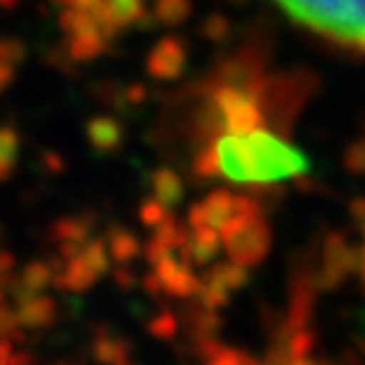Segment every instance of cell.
<instances>
[{
    "mask_svg": "<svg viewBox=\"0 0 365 365\" xmlns=\"http://www.w3.org/2000/svg\"><path fill=\"white\" fill-rule=\"evenodd\" d=\"M11 269H13V257L8 254V251H0V277L8 274Z\"/></svg>",
    "mask_w": 365,
    "mask_h": 365,
    "instance_id": "7402d4cb",
    "label": "cell"
},
{
    "mask_svg": "<svg viewBox=\"0 0 365 365\" xmlns=\"http://www.w3.org/2000/svg\"><path fill=\"white\" fill-rule=\"evenodd\" d=\"M21 319H18L16 307L0 304V340H11V337H21Z\"/></svg>",
    "mask_w": 365,
    "mask_h": 365,
    "instance_id": "e0dca14e",
    "label": "cell"
},
{
    "mask_svg": "<svg viewBox=\"0 0 365 365\" xmlns=\"http://www.w3.org/2000/svg\"><path fill=\"white\" fill-rule=\"evenodd\" d=\"M213 158L218 175H223L228 182L246 185H269L309 170V158L302 150H297L279 135L257 127L228 130L226 135H221L213 148Z\"/></svg>",
    "mask_w": 365,
    "mask_h": 365,
    "instance_id": "6da1fadb",
    "label": "cell"
},
{
    "mask_svg": "<svg viewBox=\"0 0 365 365\" xmlns=\"http://www.w3.org/2000/svg\"><path fill=\"white\" fill-rule=\"evenodd\" d=\"M155 193H158L160 203H165V205L178 203L182 195V185L175 173H170V170L158 173V175H155Z\"/></svg>",
    "mask_w": 365,
    "mask_h": 365,
    "instance_id": "5bb4252c",
    "label": "cell"
},
{
    "mask_svg": "<svg viewBox=\"0 0 365 365\" xmlns=\"http://www.w3.org/2000/svg\"><path fill=\"white\" fill-rule=\"evenodd\" d=\"M97 279H99V274L94 272L79 254L76 259H68L61 272L56 274V287H63V289L79 294V292L91 289V287L97 284Z\"/></svg>",
    "mask_w": 365,
    "mask_h": 365,
    "instance_id": "9c48e42d",
    "label": "cell"
},
{
    "mask_svg": "<svg viewBox=\"0 0 365 365\" xmlns=\"http://www.w3.org/2000/svg\"><path fill=\"white\" fill-rule=\"evenodd\" d=\"M53 282H56V269H53V264L29 262L6 289L16 297V302H18V299H26V297L43 294L46 287L53 284Z\"/></svg>",
    "mask_w": 365,
    "mask_h": 365,
    "instance_id": "8992f818",
    "label": "cell"
},
{
    "mask_svg": "<svg viewBox=\"0 0 365 365\" xmlns=\"http://www.w3.org/2000/svg\"><path fill=\"white\" fill-rule=\"evenodd\" d=\"M314 348V335L304 327L292 330L284 340V363L287 360H307V355Z\"/></svg>",
    "mask_w": 365,
    "mask_h": 365,
    "instance_id": "4fadbf2b",
    "label": "cell"
},
{
    "mask_svg": "<svg viewBox=\"0 0 365 365\" xmlns=\"http://www.w3.org/2000/svg\"><path fill=\"white\" fill-rule=\"evenodd\" d=\"M228 259L241 267H257L272 249V231L251 200L236 198V216L221 228Z\"/></svg>",
    "mask_w": 365,
    "mask_h": 365,
    "instance_id": "3957f363",
    "label": "cell"
},
{
    "mask_svg": "<svg viewBox=\"0 0 365 365\" xmlns=\"http://www.w3.org/2000/svg\"><path fill=\"white\" fill-rule=\"evenodd\" d=\"M107 246H109L112 259L114 262H120V264L135 262V259L143 254V246H140L137 236L132 234V231H127V228H114V231H109Z\"/></svg>",
    "mask_w": 365,
    "mask_h": 365,
    "instance_id": "7c38bea8",
    "label": "cell"
},
{
    "mask_svg": "<svg viewBox=\"0 0 365 365\" xmlns=\"http://www.w3.org/2000/svg\"><path fill=\"white\" fill-rule=\"evenodd\" d=\"M3 297H6V294H3V289H0V304H3Z\"/></svg>",
    "mask_w": 365,
    "mask_h": 365,
    "instance_id": "cb8c5ba5",
    "label": "cell"
},
{
    "mask_svg": "<svg viewBox=\"0 0 365 365\" xmlns=\"http://www.w3.org/2000/svg\"><path fill=\"white\" fill-rule=\"evenodd\" d=\"M178 330H180V322H178V317L170 309H163L148 322V332L153 337H158V340H173L178 335Z\"/></svg>",
    "mask_w": 365,
    "mask_h": 365,
    "instance_id": "9a60e30c",
    "label": "cell"
},
{
    "mask_svg": "<svg viewBox=\"0 0 365 365\" xmlns=\"http://www.w3.org/2000/svg\"><path fill=\"white\" fill-rule=\"evenodd\" d=\"M56 241L63 244V241H76V244H86V236H89V223H84L81 218H66V221H58L56 228Z\"/></svg>",
    "mask_w": 365,
    "mask_h": 365,
    "instance_id": "2e32d148",
    "label": "cell"
},
{
    "mask_svg": "<svg viewBox=\"0 0 365 365\" xmlns=\"http://www.w3.org/2000/svg\"><path fill=\"white\" fill-rule=\"evenodd\" d=\"M140 218H143V223H148V226H163V223L168 221L165 203H160V200H148V203L140 208Z\"/></svg>",
    "mask_w": 365,
    "mask_h": 365,
    "instance_id": "d6986e66",
    "label": "cell"
},
{
    "mask_svg": "<svg viewBox=\"0 0 365 365\" xmlns=\"http://www.w3.org/2000/svg\"><path fill=\"white\" fill-rule=\"evenodd\" d=\"M16 160V137L0 132V178H6Z\"/></svg>",
    "mask_w": 365,
    "mask_h": 365,
    "instance_id": "ac0fdd59",
    "label": "cell"
},
{
    "mask_svg": "<svg viewBox=\"0 0 365 365\" xmlns=\"http://www.w3.org/2000/svg\"><path fill=\"white\" fill-rule=\"evenodd\" d=\"M155 274L163 282V289L170 297H180V299H190L200 292L203 279L195 277V272L190 269L188 262H182L180 257H168L155 267Z\"/></svg>",
    "mask_w": 365,
    "mask_h": 365,
    "instance_id": "5b68a950",
    "label": "cell"
},
{
    "mask_svg": "<svg viewBox=\"0 0 365 365\" xmlns=\"http://www.w3.org/2000/svg\"><path fill=\"white\" fill-rule=\"evenodd\" d=\"M200 211H203L205 226H213L221 231V228L236 216V198H231L228 193L218 190V193H211L200 203Z\"/></svg>",
    "mask_w": 365,
    "mask_h": 365,
    "instance_id": "8fae6325",
    "label": "cell"
},
{
    "mask_svg": "<svg viewBox=\"0 0 365 365\" xmlns=\"http://www.w3.org/2000/svg\"><path fill=\"white\" fill-rule=\"evenodd\" d=\"M282 365H317V363H309V360H287Z\"/></svg>",
    "mask_w": 365,
    "mask_h": 365,
    "instance_id": "603a6c76",
    "label": "cell"
},
{
    "mask_svg": "<svg viewBox=\"0 0 365 365\" xmlns=\"http://www.w3.org/2000/svg\"><path fill=\"white\" fill-rule=\"evenodd\" d=\"M114 282L122 287V289H132L137 284V277L132 274V269L127 264H120V267L114 269Z\"/></svg>",
    "mask_w": 365,
    "mask_h": 365,
    "instance_id": "ffe728a7",
    "label": "cell"
},
{
    "mask_svg": "<svg viewBox=\"0 0 365 365\" xmlns=\"http://www.w3.org/2000/svg\"><path fill=\"white\" fill-rule=\"evenodd\" d=\"M360 269V259L340 234H332L325 244V254H322V272H319V287L332 289L340 284L350 272Z\"/></svg>",
    "mask_w": 365,
    "mask_h": 365,
    "instance_id": "277c9868",
    "label": "cell"
},
{
    "mask_svg": "<svg viewBox=\"0 0 365 365\" xmlns=\"http://www.w3.org/2000/svg\"><path fill=\"white\" fill-rule=\"evenodd\" d=\"M277 6L307 29L365 51V0H277Z\"/></svg>",
    "mask_w": 365,
    "mask_h": 365,
    "instance_id": "7a4b0ae2",
    "label": "cell"
},
{
    "mask_svg": "<svg viewBox=\"0 0 365 365\" xmlns=\"http://www.w3.org/2000/svg\"><path fill=\"white\" fill-rule=\"evenodd\" d=\"M11 355H13L11 340H0V365H16L11 360Z\"/></svg>",
    "mask_w": 365,
    "mask_h": 365,
    "instance_id": "44dd1931",
    "label": "cell"
},
{
    "mask_svg": "<svg viewBox=\"0 0 365 365\" xmlns=\"http://www.w3.org/2000/svg\"><path fill=\"white\" fill-rule=\"evenodd\" d=\"M223 239L218 234V228L213 226H200L193 231V239H190V259L198 267H205L208 262L216 259V254L221 251Z\"/></svg>",
    "mask_w": 365,
    "mask_h": 365,
    "instance_id": "30bf717a",
    "label": "cell"
},
{
    "mask_svg": "<svg viewBox=\"0 0 365 365\" xmlns=\"http://www.w3.org/2000/svg\"><path fill=\"white\" fill-rule=\"evenodd\" d=\"M91 355L94 360L102 365H137L132 358L130 342L117 337L109 330H99L94 337V345H91Z\"/></svg>",
    "mask_w": 365,
    "mask_h": 365,
    "instance_id": "ba28073f",
    "label": "cell"
},
{
    "mask_svg": "<svg viewBox=\"0 0 365 365\" xmlns=\"http://www.w3.org/2000/svg\"><path fill=\"white\" fill-rule=\"evenodd\" d=\"M16 312L23 327H29V330H43V327H51L53 322H56L58 309L51 297L34 294V297H26V299H18Z\"/></svg>",
    "mask_w": 365,
    "mask_h": 365,
    "instance_id": "52a82bcc",
    "label": "cell"
}]
</instances>
